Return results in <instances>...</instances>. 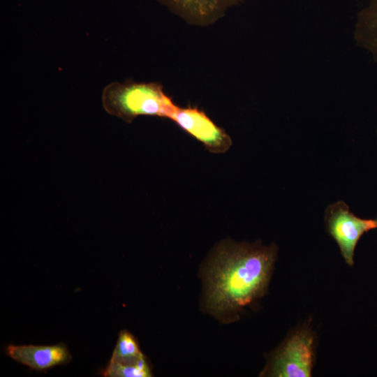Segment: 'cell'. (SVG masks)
<instances>
[{
  "label": "cell",
  "instance_id": "obj_10",
  "mask_svg": "<svg viewBox=\"0 0 377 377\" xmlns=\"http://www.w3.org/2000/svg\"><path fill=\"white\" fill-rule=\"evenodd\" d=\"M376 220H377V217H376Z\"/></svg>",
  "mask_w": 377,
  "mask_h": 377
},
{
  "label": "cell",
  "instance_id": "obj_4",
  "mask_svg": "<svg viewBox=\"0 0 377 377\" xmlns=\"http://www.w3.org/2000/svg\"><path fill=\"white\" fill-rule=\"evenodd\" d=\"M325 222L330 235L336 241L346 264L354 263V253L360 237L367 232L377 228V220L364 219L355 216L348 205L338 201L327 207Z\"/></svg>",
  "mask_w": 377,
  "mask_h": 377
},
{
  "label": "cell",
  "instance_id": "obj_3",
  "mask_svg": "<svg viewBox=\"0 0 377 377\" xmlns=\"http://www.w3.org/2000/svg\"><path fill=\"white\" fill-rule=\"evenodd\" d=\"M314 335L306 325L292 330L267 357L260 376L309 377L315 360Z\"/></svg>",
  "mask_w": 377,
  "mask_h": 377
},
{
  "label": "cell",
  "instance_id": "obj_6",
  "mask_svg": "<svg viewBox=\"0 0 377 377\" xmlns=\"http://www.w3.org/2000/svg\"><path fill=\"white\" fill-rule=\"evenodd\" d=\"M189 25L207 27L242 0H156Z\"/></svg>",
  "mask_w": 377,
  "mask_h": 377
},
{
  "label": "cell",
  "instance_id": "obj_9",
  "mask_svg": "<svg viewBox=\"0 0 377 377\" xmlns=\"http://www.w3.org/2000/svg\"><path fill=\"white\" fill-rule=\"evenodd\" d=\"M108 377H150L152 371L146 357L131 362H115L109 361L103 373Z\"/></svg>",
  "mask_w": 377,
  "mask_h": 377
},
{
  "label": "cell",
  "instance_id": "obj_5",
  "mask_svg": "<svg viewBox=\"0 0 377 377\" xmlns=\"http://www.w3.org/2000/svg\"><path fill=\"white\" fill-rule=\"evenodd\" d=\"M170 119L184 131L201 142L212 153H224L232 144L226 131L198 108L178 106Z\"/></svg>",
  "mask_w": 377,
  "mask_h": 377
},
{
  "label": "cell",
  "instance_id": "obj_8",
  "mask_svg": "<svg viewBox=\"0 0 377 377\" xmlns=\"http://www.w3.org/2000/svg\"><path fill=\"white\" fill-rule=\"evenodd\" d=\"M145 357L140 350L136 338L126 330H121L117 339L110 361L133 362Z\"/></svg>",
  "mask_w": 377,
  "mask_h": 377
},
{
  "label": "cell",
  "instance_id": "obj_1",
  "mask_svg": "<svg viewBox=\"0 0 377 377\" xmlns=\"http://www.w3.org/2000/svg\"><path fill=\"white\" fill-rule=\"evenodd\" d=\"M276 257L274 244L220 242L200 269L204 311L222 323L238 320L245 307L265 295Z\"/></svg>",
  "mask_w": 377,
  "mask_h": 377
},
{
  "label": "cell",
  "instance_id": "obj_7",
  "mask_svg": "<svg viewBox=\"0 0 377 377\" xmlns=\"http://www.w3.org/2000/svg\"><path fill=\"white\" fill-rule=\"evenodd\" d=\"M6 351L13 360L36 371L65 364L71 360L67 346L63 343L51 346L8 345Z\"/></svg>",
  "mask_w": 377,
  "mask_h": 377
},
{
  "label": "cell",
  "instance_id": "obj_2",
  "mask_svg": "<svg viewBox=\"0 0 377 377\" xmlns=\"http://www.w3.org/2000/svg\"><path fill=\"white\" fill-rule=\"evenodd\" d=\"M101 99L106 112L126 123L141 115L170 119L178 108L158 82H113L105 87Z\"/></svg>",
  "mask_w": 377,
  "mask_h": 377
}]
</instances>
